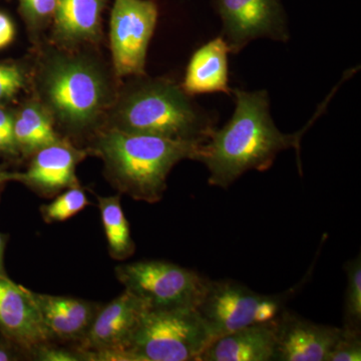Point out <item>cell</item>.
Listing matches in <instances>:
<instances>
[{
	"label": "cell",
	"instance_id": "cell-8",
	"mask_svg": "<svg viewBox=\"0 0 361 361\" xmlns=\"http://www.w3.org/2000/svg\"><path fill=\"white\" fill-rule=\"evenodd\" d=\"M151 0H115L111 14L114 66L121 77L144 75L147 52L158 21Z\"/></svg>",
	"mask_w": 361,
	"mask_h": 361
},
{
	"label": "cell",
	"instance_id": "cell-7",
	"mask_svg": "<svg viewBox=\"0 0 361 361\" xmlns=\"http://www.w3.org/2000/svg\"><path fill=\"white\" fill-rule=\"evenodd\" d=\"M44 92L59 120L80 130L96 121L106 99V85L99 71L90 65L61 59L47 71Z\"/></svg>",
	"mask_w": 361,
	"mask_h": 361
},
{
	"label": "cell",
	"instance_id": "cell-1",
	"mask_svg": "<svg viewBox=\"0 0 361 361\" xmlns=\"http://www.w3.org/2000/svg\"><path fill=\"white\" fill-rule=\"evenodd\" d=\"M341 82L318 106L310 122L293 134H285L278 129L270 113L267 90L232 89L234 113L224 127L213 130L209 139L201 145L196 160L206 166L211 186L228 189L241 176L251 170H268L278 154L286 149L296 151L301 170L300 149L304 134L324 113Z\"/></svg>",
	"mask_w": 361,
	"mask_h": 361
},
{
	"label": "cell",
	"instance_id": "cell-30",
	"mask_svg": "<svg viewBox=\"0 0 361 361\" xmlns=\"http://www.w3.org/2000/svg\"><path fill=\"white\" fill-rule=\"evenodd\" d=\"M2 173L4 172H2V171H0V186H1L2 183L4 182V180H2Z\"/></svg>",
	"mask_w": 361,
	"mask_h": 361
},
{
	"label": "cell",
	"instance_id": "cell-20",
	"mask_svg": "<svg viewBox=\"0 0 361 361\" xmlns=\"http://www.w3.org/2000/svg\"><path fill=\"white\" fill-rule=\"evenodd\" d=\"M346 289L343 302V329L361 331V255L346 261Z\"/></svg>",
	"mask_w": 361,
	"mask_h": 361
},
{
	"label": "cell",
	"instance_id": "cell-15",
	"mask_svg": "<svg viewBox=\"0 0 361 361\" xmlns=\"http://www.w3.org/2000/svg\"><path fill=\"white\" fill-rule=\"evenodd\" d=\"M229 47L222 35L202 45L188 63L184 80L180 85L189 96L222 94L231 96L229 85Z\"/></svg>",
	"mask_w": 361,
	"mask_h": 361
},
{
	"label": "cell",
	"instance_id": "cell-23",
	"mask_svg": "<svg viewBox=\"0 0 361 361\" xmlns=\"http://www.w3.org/2000/svg\"><path fill=\"white\" fill-rule=\"evenodd\" d=\"M32 360L87 361V355L85 350L78 348H66L54 342H49L33 349Z\"/></svg>",
	"mask_w": 361,
	"mask_h": 361
},
{
	"label": "cell",
	"instance_id": "cell-14",
	"mask_svg": "<svg viewBox=\"0 0 361 361\" xmlns=\"http://www.w3.org/2000/svg\"><path fill=\"white\" fill-rule=\"evenodd\" d=\"M51 342L77 345L89 331L101 304L70 296H56L30 290Z\"/></svg>",
	"mask_w": 361,
	"mask_h": 361
},
{
	"label": "cell",
	"instance_id": "cell-26",
	"mask_svg": "<svg viewBox=\"0 0 361 361\" xmlns=\"http://www.w3.org/2000/svg\"><path fill=\"white\" fill-rule=\"evenodd\" d=\"M32 360L30 353L16 342L2 336L0 338V361Z\"/></svg>",
	"mask_w": 361,
	"mask_h": 361
},
{
	"label": "cell",
	"instance_id": "cell-5",
	"mask_svg": "<svg viewBox=\"0 0 361 361\" xmlns=\"http://www.w3.org/2000/svg\"><path fill=\"white\" fill-rule=\"evenodd\" d=\"M312 268L298 283L276 294L253 291L236 280H209L197 310L205 320L213 341L235 330L275 322L289 301L310 281Z\"/></svg>",
	"mask_w": 361,
	"mask_h": 361
},
{
	"label": "cell",
	"instance_id": "cell-4",
	"mask_svg": "<svg viewBox=\"0 0 361 361\" xmlns=\"http://www.w3.org/2000/svg\"><path fill=\"white\" fill-rule=\"evenodd\" d=\"M213 336L196 308L147 310L123 361H200Z\"/></svg>",
	"mask_w": 361,
	"mask_h": 361
},
{
	"label": "cell",
	"instance_id": "cell-22",
	"mask_svg": "<svg viewBox=\"0 0 361 361\" xmlns=\"http://www.w3.org/2000/svg\"><path fill=\"white\" fill-rule=\"evenodd\" d=\"M361 360V331L341 327V336L330 351L327 361Z\"/></svg>",
	"mask_w": 361,
	"mask_h": 361
},
{
	"label": "cell",
	"instance_id": "cell-28",
	"mask_svg": "<svg viewBox=\"0 0 361 361\" xmlns=\"http://www.w3.org/2000/svg\"><path fill=\"white\" fill-rule=\"evenodd\" d=\"M18 152L14 135L0 129V154L16 155Z\"/></svg>",
	"mask_w": 361,
	"mask_h": 361
},
{
	"label": "cell",
	"instance_id": "cell-2",
	"mask_svg": "<svg viewBox=\"0 0 361 361\" xmlns=\"http://www.w3.org/2000/svg\"><path fill=\"white\" fill-rule=\"evenodd\" d=\"M202 144L114 128L99 135L94 149L121 193L154 204L163 198L168 175L176 164L196 160Z\"/></svg>",
	"mask_w": 361,
	"mask_h": 361
},
{
	"label": "cell",
	"instance_id": "cell-13",
	"mask_svg": "<svg viewBox=\"0 0 361 361\" xmlns=\"http://www.w3.org/2000/svg\"><path fill=\"white\" fill-rule=\"evenodd\" d=\"M0 332L30 351L51 342L30 289L0 276Z\"/></svg>",
	"mask_w": 361,
	"mask_h": 361
},
{
	"label": "cell",
	"instance_id": "cell-25",
	"mask_svg": "<svg viewBox=\"0 0 361 361\" xmlns=\"http://www.w3.org/2000/svg\"><path fill=\"white\" fill-rule=\"evenodd\" d=\"M20 4L26 18L42 21L54 16L56 0H20Z\"/></svg>",
	"mask_w": 361,
	"mask_h": 361
},
{
	"label": "cell",
	"instance_id": "cell-3",
	"mask_svg": "<svg viewBox=\"0 0 361 361\" xmlns=\"http://www.w3.org/2000/svg\"><path fill=\"white\" fill-rule=\"evenodd\" d=\"M166 80H147L123 99L115 128L125 132L205 142L215 128L210 114Z\"/></svg>",
	"mask_w": 361,
	"mask_h": 361
},
{
	"label": "cell",
	"instance_id": "cell-19",
	"mask_svg": "<svg viewBox=\"0 0 361 361\" xmlns=\"http://www.w3.org/2000/svg\"><path fill=\"white\" fill-rule=\"evenodd\" d=\"M14 140L18 151L25 155L59 141L52 128L51 118L39 106H26L14 116Z\"/></svg>",
	"mask_w": 361,
	"mask_h": 361
},
{
	"label": "cell",
	"instance_id": "cell-16",
	"mask_svg": "<svg viewBox=\"0 0 361 361\" xmlns=\"http://www.w3.org/2000/svg\"><path fill=\"white\" fill-rule=\"evenodd\" d=\"M276 322L250 325L218 337L200 361H273Z\"/></svg>",
	"mask_w": 361,
	"mask_h": 361
},
{
	"label": "cell",
	"instance_id": "cell-6",
	"mask_svg": "<svg viewBox=\"0 0 361 361\" xmlns=\"http://www.w3.org/2000/svg\"><path fill=\"white\" fill-rule=\"evenodd\" d=\"M116 277L126 290L139 297L149 310L197 308L209 278L197 271L161 260L116 266Z\"/></svg>",
	"mask_w": 361,
	"mask_h": 361
},
{
	"label": "cell",
	"instance_id": "cell-24",
	"mask_svg": "<svg viewBox=\"0 0 361 361\" xmlns=\"http://www.w3.org/2000/svg\"><path fill=\"white\" fill-rule=\"evenodd\" d=\"M25 85V77L20 66L0 63V103L11 99Z\"/></svg>",
	"mask_w": 361,
	"mask_h": 361
},
{
	"label": "cell",
	"instance_id": "cell-11",
	"mask_svg": "<svg viewBox=\"0 0 361 361\" xmlns=\"http://www.w3.org/2000/svg\"><path fill=\"white\" fill-rule=\"evenodd\" d=\"M341 327L318 324L286 308L276 320L273 361H327Z\"/></svg>",
	"mask_w": 361,
	"mask_h": 361
},
{
	"label": "cell",
	"instance_id": "cell-17",
	"mask_svg": "<svg viewBox=\"0 0 361 361\" xmlns=\"http://www.w3.org/2000/svg\"><path fill=\"white\" fill-rule=\"evenodd\" d=\"M104 0H56L54 26L66 42L90 39L99 32Z\"/></svg>",
	"mask_w": 361,
	"mask_h": 361
},
{
	"label": "cell",
	"instance_id": "cell-9",
	"mask_svg": "<svg viewBox=\"0 0 361 361\" xmlns=\"http://www.w3.org/2000/svg\"><path fill=\"white\" fill-rule=\"evenodd\" d=\"M222 20V37L230 52L238 54L251 42H287L288 20L281 0H212Z\"/></svg>",
	"mask_w": 361,
	"mask_h": 361
},
{
	"label": "cell",
	"instance_id": "cell-10",
	"mask_svg": "<svg viewBox=\"0 0 361 361\" xmlns=\"http://www.w3.org/2000/svg\"><path fill=\"white\" fill-rule=\"evenodd\" d=\"M139 297L126 290L102 306L89 331L75 348L89 353L90 361H123V351L145 311Z\"/></svg>",
	"mask_w": 361,
	"mask_h": 361
},
{
	"label": "cell",
	"instance_id": "cell-29",
	"mask_svg": "<svg viewBox=\"0 0 361 361\" xmlns=\"http://www.w3.org/2000/svg\"><path fill=\"white\" fill-rule=\"evenodd\" d=\"M7 237L6 235L0 233V276H6L4 268V248H6Z\"/></svg>",
	"mask_w": 361,
	"mask_h": 361
},
{
	"label": "cell",
	"instance_id": "cell-27",
	"mask_svg": "<svg viewBox=\"0 0 361 361\" xmlns=\"http://www.w3.org/2000/svg\"><path fill=\"white\" fill-rule=\"evenodd\" d=\"M16 30L11 18L0 13V49L7 47L13 40Z\"/></svg>",
	"mask_w": 361,
	"mask_h": 361
},
{
	"label": "cell",
	"instance_id": "cell-12",
	"mask_svg": "<svg viewBox=\"0 0 361 361\" xmlns=\"http://www.w3.org/2000/svg\"><path fill=\"white\" fill-rule=\"evenodd\" d=\"M85 152L59 141L35 152L25 173H2V180H16L42 196L51 197L63 189L78 186L75 169Z\"/></svg>",
	"mask_w": 361,
	"mask_h": 361
},
{
	"label": "cell",
	"instance_id": "cell-18",
	"mask_svg": "<svg viewBox=\"0 0 361 361\" xmlns=\"http://www.w3.org/2000/svg\"><path fill=\"white\" fill-rule=\"evenodd\" d=\"M104 234L111 258L123 261L134 255L135 245L130 235V225L121 204L120 194L115 196H97Z\"/></svg>",
	"mask_w": 361,
	"mask_h": 361
},
{
	"label": "cell",
	"instance_id": "cell-21",
	"mask_svg": "<svg viewBox=\"0 0 361 361\" xmlns=\"http://www.w3.org/2000/svg\"><path fill=\"white\" fill-rule=\"evenodd\" d=\"M90 205L92 203L87 200L84 190L78 186L73 187L59 195L51 203L40 207V214L44 222H63Z\"/></svg>",
	"mask_w": 361,
	"mask_h": 361
}]
</instances>
